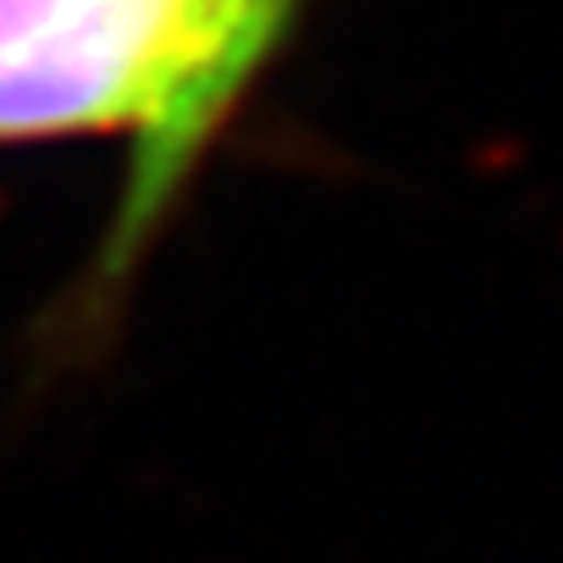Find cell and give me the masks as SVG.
Masks as SVG:
<instances>
[{
	"instance_id": "1",
	"label": "cell",
	"mask_w": 563,
	"mask_h": 563,
	"mask_svg": "<svg viewBox=\"0 0 563 563\" xmlns=\"http://www.w3.org/2000/svg\"><path fill=\"white\" fill-rule=\"evenodd\" d=\"M111 7L117 0H0V62L23 56L45 40H62Z\"/></svg>"
}]
</instances>
